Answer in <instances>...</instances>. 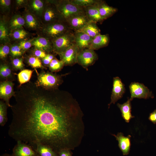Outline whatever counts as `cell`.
Masks as SVG:
<instances>
[{"mask_svg":"<svg viewBox=\"0 0 156 156\" xmlns=\"http://www.w3.org/2000/svg\"><path fill=\"white\" fill-rule=\"evenodd\" d=\"M20 87L11 107L10 137L33 148L38 144L48 146L57 153L80 145L84 135L83 114L71 94L31 83Z\"/></svg>","mask_w":156,"mask_h":156,"instance_id":"obj_1","label":"cell"},{"mask_svg":"<svg viewBox=\"0 0 156 156\" xmlns=\"http://www.w3.org/2000/svg\"><path fill=\"white\" fill-rule=\"evenodd\" d=\"M56 6L63 18L66 21L75 15L86 14L85 8L71 3L69 0L51 1Z\"/></svg>","mask_w":156,"mask_h":156,"instance_id":"obj_2","label":"cell"},{"mask_svg":"<svg viewBox=\"0 0 156 156\" xmlns=\"http://www.w3.org/2000/svg\"><path fill=\"white\" fill-rule=\"evenodd\" d=\"M71 30L66 21H62L45 25L42 31L45 37L52 41Z\"/></svg>","mask_w":156,"mask_h":156,"instance_id":"obj_3","label":"cell"},{"mask_svg":"<svg viewBox=\"0 0 156 156\" xmlns=\"http://www.w3.org/2000/svg\"><path fill=\"white\" fill-rule=\"evenodd\" d=\"M62 82L61 77L49 73L42 72L38 76L36 84L38 86L47 89L58 88Z\"/></svg>","mask_w":156,"mask_h":156,"instance_id":"obj_4","label":"cell"},{"mask_svg":"<svg viewBox=\"0 0 156 156\" xmlns=\"http://www.w3.org/2000/svg\"><path fill=\"white\" fill-rule=\"evenodd\" d=\"M74 32L71 30L52 40L53 51L58 54L75 44Z\"/></svg>","mask_w":156,"mask_h":156,"instance_id":"obj_5","label":"cell"},{"mask_svg":"<svg viewBox=\"0 0 156 156\" xmlns=\"http://www.w3.org/2000/svg\"><path fill=\"white\" fill-rule=\"evenodd\" d=\"M41 17L45 25L60 21H65L60 13L56 5L51 1L46 4Z\"/></svg>","mask_w":156,"mask_h":156,"instance_id":"obj_6","label":"cell"},{"mask_svg":"<svg viewBox=\"0 0 156 156\" xmlns=\"http://www.w3.org/2000/svg\"><path fill=\"white\" fill-rule=\"evenodd\" d=\"M129 88L131 94L129 99L131 101L135 98L147 99L154 97L152 92L143 83L132 82Z\"/></svg>","mask_w":156,"mask_h":156,"instance_id":"obj_7","label":"cell"},{"mask_svg":"<svg viewBox=\"0 0 156 156\" xmlns=\"http://www.w3.org/2000/svg\"><path fill=\"white\" fill-rule=\"evenodd\" d=\"M98 59V55L94 50L86 48L79 51L77 57V63L87 70Z\"/></svg>","mask_w":156,"mask_h":156,"instance_id":"obj_8","label":"cell"},{"mask_svg":"<svg viewBox=\"0 0 156 156\" xmlns=\"http://www.w3.org/2000/svg\"><path fill=\"white\" fill-rule=\"evenodd\" d=\"M79 51L78 48L75 44L58 55L64 66H72L77 63V57Z\"/></svg>","mask_w":156,"mask_h":156,"instance_id":"obj_9","label":"cell"},{"mask_svg":"<svg viewBox=\"0 0 156 156\" xmlns=\"http://www.w3.org/2000/svg\"><path fill=\"white\" fill-rule=\"evenodd\" d=\"M124 84L118 77L113 79V88L111 96V101L108 104V108L112 103L114 104L118 100L121 99L125 92Z\"/></svg>","mask_w":156,"mask_h":156,"instance_id":"obj_10","label":"cell"},{"mask_svg":"<svg viewBox=\"0 0 156 156\" xmlns=\"http://www.w3.org/2000/svg\"><path fill=\"white\" fill-rule=\"evenodd\" d=\"M16 142L12 150V156H39L31 146L21 141Z\"/></svg>","mask_w":156,"mask_h":156,"instance_id":"obj_11","label":"cell"},{"mask_svg":"<svg viewBox=\"0 0 156 156\" xmlns=\"http://www.w3.org/2000/svg\"><path fill=\"white\" fill-rule=\"evenodd\" d=\"M66 21L69 28L74 31L80 30L89 22L86 14L73 16L66 20Z\"/></svg>","mask_w":156,"mask_h":156,"instance_id":"obj_12","label":"cell"},{"mask_svg":"<svg viewBox=\"0 0 156 156\" xmlns=\"http://www.w3.org/2000/svg\"><path fill=\"white\" fill-rule=\"evenodd\" d=\"M13 83L9 81L2 82L0 84V97L3 99L8 107H11L10 104V99L14 95Z\"/></svg>","mask_w":156,"mask_h":156,"instance_id":"obj_13","label":"cell"},{"mask_svg":"<svg viewBox=\"0 0 156 156\" xmlns=\"http://www.w3.org/2000/svg\"><path fill=\"white\" fill-rule=\"evenodd\" d=\"M74 36L75 43L79 51L88 48L93 38L87 34L80 31H75Z\"/></svg>","mask_w":156,"mask_h":156,"instance_id":"obj_14","label":"cell"},{"mask_svg":"<svg viewBox=\"0 0 156 156\" xmlns=\"http://www.w3.org/2000/svg\"><path fill=\"white\" fill-rule=\"evenodd\" d=\"M112 135L116 138V140L118 141V146L122 152L123 155H128L131 145V135H129L125 137L121 132L118 133L116 135L114 134Z\"/></svg>","mask_w":156,"mask_h":156,"instance_id":"obj_15","label":"cell"},{"mask_svg":"<svg viewBox=\"0 0 156 156\" xmlns=\"http://www.w3.org/2000/svg\"><path fill=\"white\" fill-rule=\"evenodd\" d=\"M98 4L85 8V13L89 21L101 24L105 20L100 14Z\"/></svg>","mask_w":156,"mask_h":156,"instance_id":"obj_16","label":"cell"},{"mask_svg":"<svg viewBox=\"0 0 156 156\" xmlns=\"http://www.w3.org/2000/svg\"><path fill=\"white\" fill-rule=\"evenodd\" d=\"M109 40V34H99L93 38L89 45L88 48L94 50H97L107 46Z\"/></svg>","mask_w":156,"mask_h":156,"instance_id":"obj_17","label":"cell"},{"mask_svg":"<svg viewBox=\"0 0 156 156\" xmlns=\"http://www.w3.org/2000/svg\"><path fill=\"white\" fill-rule=\"evenodd\" d=\"M32 44L36 48L48 52L53 51L52 41L43 37H39L35 39L32 42Z\"/></svg>","mask_w":156,"mask_h":156,"instance_id":"obj_18","label":"cell"},{"mask_svg":"<svg viewBox=\"0 0 156 156\" xmlns=\"http://www.w3.org/2000/svg\"><path fill=\"white\" fill-rule=\"evenodd\" d=\"M98 8L101 16L105 20L112 16L118 11L117 8L109 5L105 1L101 0L98 4Z\"/></svg>","mask_w":156,"mask_h":156,"instance_id":"obj_19","label":"cell"},{"mask_svg":"<svg viewBox=\"0 0 156 156\" xmlns=\"http://www.w3.org/2000/svg\"><path fill=\"white\" fill-rule=\"evenodd\" d=\"M27 5L31 13L35 16L41 17L45 6L43 1L40 0L30 1Z\"/></svg>","mask_w":156,"mask_h":156,"instance_id":"obj_20","label":"cell"},{"mask_svg":"<svg viewBox=\"0 0 156 156\" xmlns=\"http://www.w3.org/2000/svg\"><path fill=\"white\" fill-rule=\"evenodd\" d=\"M131 101L128 99L127 101L122 104H117V106L120 109L123 118L127 122H129L131 119L134 117L131 114Z\"/></svg>","mask_w":156,"mask_h":156,"instance_id":"obj_21","label":"cell"},{"mask_svg":"<svg viewBox=\"0 0 156 156\" xmlns=\"http://www.w3.org/2000/svg\"><path fill=\"white\" fill-rule=\"evenodd\" d=\"M77 31L84 33L92 38L101 34V31L97 23L92 21H89L82 28Z\"/></svg>","mask_w":156,"mask_h":156,"instance_id":"obj_22","label":"cell"},{"mask_svg":"<svg viewBox=\"0 0 156 156\" xmlns=\"http://www.w3.org/2000/svg\"><path fill=\"white\" fill-rule=\"evenodd\" d=\"M35 150L39 156H58L51 147L42 144H37Z\"/></svg>","mask_w":156,"mask_h":156,"instance_id":"obj_23","label":"cell"},{"mask_svg":"<svg viewBox=\"0 0 156 156\" xmlns=\"http://www.w3.org/2000/svg\"><path fill=\"white\" fill-rule=\"evenodd\" d=\"M25 24V19L22 16L15 15L10 21V27L12 29L15 30L20 29Z\"/></svg>","mask_w":156,"mask_h":156,"instance_id":"obj_24","label":"cell"},{"mask_svg":"<svg viewBox=\"0 0 156 156\" xmlns=\"http://www.w3.org/2000/svg\"><path fill=\"white\" fill-rule=\"evenodd\" d=\"M25 23L27 27L32 29H36L39 27V24L36 16L30 13L25 14Z\"/></svg>","mask_w":156,"mask_h":156,"instance_id":"obj_25","label":"cell"},{"mask_svg":"<svg viewBox=\"0 0 156 156\" xmlns=\"http://www.w3.org/2000/svg\"><path fill=\"white\" fill-rule=\"evenodd\" d=\"M33 71L29 69H24L19 73L18 74V78L20 83V87L29 81Z\"/></svg>","mask_w":156,"mask_h":156,"instance_id":"obj_26","label":"cell"},{"mask_svg":"<svg viewBox=\"0 0 156 156\" xmlns=\"http://www.w3.org/2000/svg\"><path fill=\"white\" fill-rule=\"evenodd\" d=\"M69 1L75 5L85 8L98 4L101 0H69Z\"/></svg>","mask_w":156,"mask_h":156,"instance_id":"obj_27","label":"cell"},{"mask_svg":"<svg viewBox=\"0 0 156 156\" xmlns=\"http://www.w3.org/2000/svg\"><path fill=\"white\" fill-rule=\"evenodd\" d=\"M8 106L6 103L2 101H0V125L3 127L8 120L7 108Z\"/></svg>","mask_w":156,"mask_h":156,"instance_id":"obj_28","label":"cell"},{"mask_svg":"<svg viewBox=\"0 0 156 156\" xmlns=\"http://www.w3.org/2000/svg\"><path fill=\"white\" fill-rule=\"evenodd\" d=\"M64 66V63L62 60H59L55 58L51 61L49 65L50 69L52 72L60 70Z\"/></svg>","mask_w":156,"mask_h":156,"instance_id":"obj_29","label":"cell"},{"mask_svg":"<svg viewBox=\"0 0 156 156\" xmlns=\"http://www.w3.org/2000/svg\"><path fill=\"white\" fill-rule=\"evenodd\" d=\"M8 31L6 24L1 21L0 23V39L1 41H6L8 38Z\"/></svg>","mask_w":156,"mask_h":156,"instance_id":"obj_30","label":"cell"},{"mask_svg":"<svg viewBox=\"0 0 156 156\" xmlns=\"http://www.w3.org/2000/svg\"><path fill=\"white\" fill-rule=\"evenodd\" d=\"M29 64L34 68H43L41 62L38 57L31 56L28 60Z\"/></svg>","mask_w":156,"mask_h":156,"instance_id":"obj_31","label":"cell"},{"mask_svg":"<svg viewBox=\"0 0 156 156\" xmlns=\"http://www.w3.org/2000/svg\"><path fill=\"white\" fill-rule=\"evenodd\" d=\"M27 34V33L25 31L20 29L15 30L12 33V35L14 39L21 40L25 38Z\"/></svg>","mask_w":156,"mask_h":156,"instance_id":"obj_32","label":"cell"},{"mask_svg":"<svg viewBox=\"0 0 156 156\" xmlns=\"http://www.w3.org/2000/svg\"><path fill=\"white\" fill-rule=\"evenodd\" d=\"M11 71L10 68L6 65H1L0 68V75L1 77L6 78L11 75Z\"/></svg>","mask_w":156,"mask_h":156,"instance_id":"obj_33","label":"cell"},{"mask_svg":"<svg viewBox=\"0 0 156 156\" xmlns=\"http://www.w3.org/2000/svg\"><path fill=\"white\" fill-rule=\"evenodd\" d=\"M21 49L19 45L12 46L10 50L11 55L13 57H16L21 55L22 53Z\"/></svg>","mask_w":156,"mask_h":156,"instance_id":"obj_34","label":"cell"},{"mask_svg":"<svg viewBox=\"0 0 156 156\" xmlns=\"http://www.w3.org/2000/svg\"><path fill=\"white\" fill-rule=\"evenodd\" d=\"M10 50L9 47L7 45L1 46L0 48V58H5L9 53Z\"/></svg>","mask_w":156,"mask_h":156,"instance_id":"obj_35","label":"cell"},{"mask_svg":"<svg viewBox=\"0 0 156 156\" xmlns=\"http://www.w3.org/2000/svg\"><path fill=\"white\" fill-rule=\"evenodd\" d=\"M12 64L14 68L17 69H22L24 66L22 59L21 58H14L12 61Z\"/></svg>","mask_w":156,"mask_h":156,"instance_id":"obj_36","label":"cell"},{"mask_svg":"<svg viewBox=\"0 0 156 156\" xmlns=\"http://www.w3.org/2000/svg\"><path fill=\"white\" fill-rule=\"evenodd\" d=\"M10 4L11 1L10 0H0L1 8L3 10H9Z\"/></svg>","mask_w":156,"mask_h":156,"instance_id":"obj_37","label":"cell"},{"mask_svg":"<svg viewBox=\"0 0 156 156\" xmlns=\"http://www.w3.org/2000/svg\"><path fill=\"white\" fill-rule=\"evenodd\" d=\"M58 156H72L71 150L66 148L62 149L57 153Z\"/></svg>","mask_w":156,"mask_h":156,"instance_id":"obj_38","label":"cell"},{"mask_svg":"<svg viewBox=\"0 0 156 156\" xmlns=\"http://www.w3.org/2000/svg\"><path fill=\"white\" fill-rule=\"evenodd\" d=\"M32 43L29 41H22L19 44V46L21 49L26 50L31 47Z\"/></svg>","mask_w":156,"mask_h":156,"instance_id":"obj_39","label":"cell"},{"mask_svg":"<svg viewBox=\"0 0 156 156\" xmlns=\"http://www.w3.org/2000/svg\"><path fill=\"white\" fill-rule=\"evenodd\" d=\"M34 54L36 57L43 58L45 57L47 55L44 51L37 49L35 50Z\"/></svg>","mask_w":156,"mask_h":156,"instance_id":"obj_40","label":"cell"},{"mask_svg":"<svg viewBox=\"0 0 156 156\" xmlns=\"http://www.w3.org/2000/svg\"><path fill=\"white\" fill-rule=\"evenodd\" d=\"M148 119L154 124H156V109L150 114Z\"/></svg>","mask_w":156,"mask_h":156,"instance_id":"obj_41","label":"cell"},{"mask_svg":"<svg viewBox=\"0 0 156 156\" xmlns=\"http://www.w3.org/2000/svg\"><path fill=\"white\" fill-rule=\"evenodd\" d=\"M42 61L44 64L46 65H49L51 62V61L45 57L43 59Z\"/></svg>","mask_w":156,"mask_h":156,"instance_id":"obj_42","label":"cell"},{"mask_svg":"<svg viewBox=\"0 0 156 156\" xmlns=\"http://www.w3.org/2000/svg\"><path fill=\"white\" fill-rule=\"evenodd\" d=\"M45 57L51 61L54 58L53 55L50 54L47 55Z\"/></svg>","mask_w":156,"mask_h":156,"instance_id":"obj_43","label":"cell"},{"mask_svg":"<svg viewBox=\"0 0 156 156\" xmlns=\"http://www.w3.org/2000/svg\"><path fill=\"white\" fill-rule=\"evenodd\" d=\"M16 1V4L20 5L23 4L25 2V1L23 0H17Z\"/></svg>","mask_w":156,"mask_h":156,"instance_id":"obj_44","label":"cell"},{"mask_svg":"<svg viewBox=\"0 0 156 156\" xmlns=\"http://www.w3.org/2000/svg\"><path fill=\"white\" fill-rule=\"evenodd\" d=\"M0 156H12V155H10L8 153H5L1 155Z\"/></svg>","mask_w":156,"mask_h":156,"instance_id":"obj_45","label":"cell"}]
</instances>
